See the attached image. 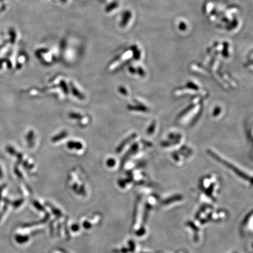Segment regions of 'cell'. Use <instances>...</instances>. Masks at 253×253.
I'll use <instances>...</instances> for the list:
<instances>
[{
  "label": "cell",
  "instance_id": "cell-2",
  "mask_svg": "<svg viewBox=\"0 0 253 253\" xmlns=\"http://www.w3.org/2000/svg\"><path fill=\"white\" fill-rule=\"evenodd\" d=\"M131 14L130 11H126L124 12L122 15L121 20L120 22V25L122 28H124L126 26V25L128 24V22L130 20Z\"/></svg>",
  "mask_w": 253,
  "mask_h": 253
},
{
  "label": "cell",
  "instance_id": "cell-4",
  "mask_svg": "<svg viewBox=\"0 0 253 253\" xmlns=\"http://www.w3.org/2000/svg\"><path fill=\"white\" fill-rule=\"evenodd\" d=\"M59 1L62 4H66L70 2V0H59Z\"/></svg>",
  "mask_w": 253,
  "mask_h": 253
},
{
  "label": "cell",
  "instance_id": "cell-1",
  "mask_svg": "<svg viewBox=\"0 0 253 253\" xmlns=\"http://www.w3.org/2000/svg\"><path fill=\"white\" fill-rule=\"evenodd\" d=\"M56 50L50 47L41 46L35 50L36 56L43 62H51L56 56Z\"/></svg>",
  "mask_w": 253,
  "mask_h": 253
},
{
  "label": "cell",
  "instance_id": "cell-5",
  "mask_svg": "<svg viewBox=\"0 0 253 253\" xmlns=\"http://www.w3.org/2000/svg\"><path fill=\"white\" fill-rule=\"evenodd\" d=\"M2 176V172L1 169V167H0V177H1Z\"/></svg>",
  "mask_w": 253,
  "mask_h": 253
},
{
  "label": "cell",
  "instance_id": "cell-3",
  "mask_svg": "<svg viewBox=\"0 0 253 253\" xmlns=\"http://www.w3.org/2000/svg\"><path fill=\"white\" fill-rule=\"evenodd\" d=\"M118 2L116 1H113L107 5L105 8V11L107 14H112L114 11L118 7Z\"/></svg>",
  "mask_w": 253,
  "mask_h": 253
}]
</instances>
